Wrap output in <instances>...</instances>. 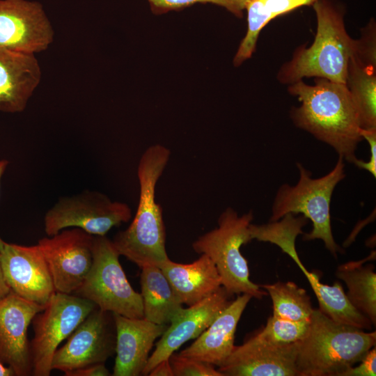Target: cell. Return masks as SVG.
Wrapping results in <instances>:
<instances>
[{
	"mask_svg": "<svg viewBox=\"0 0 376 376\" xmlns=\"http://www.w3.org/2000/svg\"><path fill=\"white\" fill-rule=\"evenodd\" d=\"M305 276L317 297L319 310L324 315L339 324L362 330L372 329L370 320L352 305L340 283L331 285L322 283L315 274L309 272Z\"/></svg>",
	"mask_w": 376,
	"mask_h": 376,
	"instance_id": "24",
	"label": "cell"
},
{
	"mask_svg": "<svg viewBox=\"0 0 376 376\" xmlns=\"http://www.w3.org/2000/svg\"><path fill=\"white\" fill-rule=\"evenodd\" d=\"M375 258L372 251L368 258L358 261H350L338 267L336 276L347 288V296L352 305L368 317L373 324H376V273L373 264L363 265Z\"/></svg>",
	"mask_w": 376,
	"mask_h": 376,
	"instance_id": "23",
	"label": "cell"
},
{
	"mask_svg": "<svg viewBox=\"0 0 376 376\" xmlns=\"http://www.w3.org/2000/svg\"><path fill=\"white\" fill-rule=\"evenodd\" d=\"M97 306L91 301L56 292L32 320L33 338L30 342L32 375L49 376L52 361L61 343Z\"/></svg>",
	"mask_w": 376,
	"mask_h": 376,
	"instance_id": "8",
	"label": "cell"
},
{
	"mask_svg": "<svg viewBox=\"0 0 376 376\" xmlns=\"http://www.w3.org/2000/svg\"><path fill=\"white\" fill-rule=\"evenodd\" d=\"M10 292V289L6 283L0 262V298L3 297Z\"/></svg>",
	"mask_w": 376,
	"mask_h": 376,
	"instance_id": "35",
	"label": "cell"
},
{
	"mask_svg": "<svg viewBox=\"0 0 376 376\" xmlns=\"http://www.w3.org/2000/svg\"><path fill=\"white\" fill-rule=\"evenodd\" d=\"M95 236L78 228L63 229L38 240L56 292L74 294L91 267Z\"/></svg>",
	"mask_w": 376,
	"mask_h": 376,
	"instance_id": "11",
	"label": "cell"
},
{
	"mask_svg": "<svg viewBox=\"0 0 376 376\" xmlns=\"http://www.w3.org/2000/svg\"><path fill=\"white\" fill-rule=\"evenodd\" d=\"M253 219L251 210L240 216L234 209L228 207L219 217L218 226L199 236L192 248L212 260L222 286L229 294H247L261 299L267 292L251 281L247 260L240 251L242 245L251 240L249 225Z\"/></svg>",
	"mask_w": 376,
	"mask_h": 376,
	"instance_id": "6",
	"label": "cell"
},
{
	"mask_svg": "<svg viewBox=\"0 0 376 376\" xmlns=\"http://www.w3.org/2000/svg\"><path fill=\"white\" fill-rule=\"evenodd\" d=\"M154 14L161 15L178 10L195 3H212L226 8L237 17H242L250 0H148Z\"/></svg>",
	"mask_w": 376,
	"mask_h": 376,
	"instance_id": "29",
	"label": "cell"
},
{
	"mask_svg": "<svg viewBox=\"0 0 376 376\" xmlns=\"http://www.w3.org/2000/svg\"><path fill=\"white\" fill-rule=\"evenodd\" d=\"M288 90L301 103L291 110L295 125L354 163L363 138L359 113L346 85L315 78L314 85L301 80L290 84Z\"/></svg>",
	"mask_w": 376,
	"mask_h": 376,
	"instance_id": "1",
	"label": "cell"
},
{
	"mask_svg": "<svg viewBox=\"0 0 376 376\" xmlns=\"http://www.w3.org/2000/svg\"><path fill=\"white\" fill-rule=\"evenodd\" d=\"M44 307L11 290L0 298V360L15 376L32 375L27 331L34 316Z\"/></svg>",
	"mask_w": 376,
	"mask_h": 376,
	"instance_id": "14",
	"label": "cell"
},
{
	"mask_svg": "<svg viewBox=\"0 0 376 376\" xmlns=\"http://www.w3.org/2000/svg\"><path fill=\"white\" fill-rule=\"evenodd\" d=\"M307 224L304 216L294 217L289 213L278 221L267 224L249 225L251 240L269 242L279 246L298 265L303 273L307 271L301 263L295 249V240L298 235L304 233L301 228Z\"/></svg>",
	"mask_w": 376,
	"mask_h": 376,
	"instance_id": "26",
	"label": "cell"
},
{
	"mask_svg": "<svg viewBox=\"0 0 376 376\" xmlns=\"http://www.w3.org/2000/svg\"><path fill=\"white\" fill-rule=\"evenodd\" d=\"M232 297L221 286L206 298L188 308H183L156 343L155 349L150 355L141 375H148L157 363L169 359L185 343L196 338L233 301Z\"/></svg>",
	"mask_w": 376,
	"mask_h": 376,
	"instance_id": "15",
	"label": "cell"
},
{
	"mask_svg": "<svg viewBox=\"0 0 376 376\" xmlns=\"http://www.w3.org/2000/svg\"><path fill=\"white\" fill-rule=\"evenodd\" d=\"M309 320L292 321L272 315L268 318L266 325L256 334L263 340L272 344H293L304 337L308 329Z\"/></svg>",
	"mask_w": 376,
	"mask_h": 376,
	"instance_id": "28",
	"label": "cell"
},
{
	"mask_svg": "<svg viewBox=\"0 0 376 376\" xmlns=\"http://www.w3.org/2000/svg\"><path fill=\"white\" fill-rule=\"evenodd\" d=\"M376 348L372 347L360 361V364L348 368L342 376H375Z\"/></svg>",
	"mask_w": 376,
	"mask_h": 376,
	"instance_id": "31",
	"label": "cell"
},
{
	"mask_svg": "<svg viewBox=\"0 0 376 376\" xmlns=\"http://www.w3.org/2000/svg\"><path fill=\"white\" fill-rule=\"evenodd\" d=\"M375 343V331L335 322L313 309L306 333L295 343L297 376H342Z\"/></svg>",
	"mask_w": 376,
	"mask_h": 376,
	"instance_id": "4",
	"label": "cell"
},
{
	"mask_svg": "<svg viewBox=\"0 0 376 376\" xmlns=\"http://www.w3.org/2000/svg\"><path fill=\"white\" fill-rule=\"evenodd\" d=\"M317 0H250L246 7L247 30L233 58L239 66L250 58L256 50L259 34L273 19L304 6H313Z\"/></svg>",
	"mask_w": 376,
	"mask_h": 376,
	"instance_id": "22",
	"label": "cell"
},
{
	"mask_svg": "<svg viewBox=\"0 0 376 376\" xmlns=\"http://www.w3.org/2000/svg\"><path fill=\"white\" fill-rule=\"evenodd\" d=\"M182 304L189 306L217 291L221 277L212 260L205 254L191 263H175L169 258L159 267Z\"/></svg>",
	"mask_w": 376,
	"mask_h": 376,
	"instance_id": "20",
	"label": "cell"
},
{
	"mask_svg": "<svg viewBox=\"0 0 376 376\" xmlns=\"http://www.w3.org/2000/svg\"><path fill=\"white\" fill-rule=\"evenodd\" d=\"M317 29L312 45L299 47L277 73L279 82L292 84L315 77L345 84L347 66L357 40L347 33L344 12L331 0H317L312 6Z\"/></svg>",
	"mask_w": 376,
	"mask_h": 376,
	"instance_id": "3",
	"label": "cell"
},
{
	"mask_svg": "<svg viewBox=\"0 0 376 376\" xmlns=\"http://www.w3.org/2000/svg\"><path fill=\"white\" fill-rule=\"evenodd\" d=\"M169 359L174 376H223L214 366L179 353L174 352Z\"/></svg>",
	"mask_w": 376,
	"mask_h": 376,
	"instance_id": "30",
	"label": "cell"
},
{
	"mask_svg": "<svg viewBox=\"0 0 376 376\" xmlns=\"http://www.w3.org/2000/svg\"><path fill=\"white\" fill-rule=\"evenodd\" d=\"M41 77L35 54L0 49V111H24Z\"/></svg>",
	"mask_w": 376,
	"mask_h": 376,
	"instance_id": "19",
	"label": "cell"
},
{
	"mask_svg": "<svg viewBox=\"0 0 376 376\" xmlns=\"http://www.w3.org/2000/svg\"><path fill=\"white\" fill-rule=\"evenodd\" d=\"M8 164L9 162L8 160L0 159V184H1L2 176L6 169H7ZM4 244H5V242H3L2 239L0 237V252L2 251Z\"/></svg>",
	"mask_w": 376,
	"mask_h": 376,
	"instance_id": "36",
	"label": "cell"
},
{
	"mask_svg": "<svg viewBox=\"0 0 376 376\" xmlns=\"http://www.w3.org/2000/svg\"><path fill=\"white\" fill-rule=\"evenodd\" d=\"M116 331L113 315L93 309L55 352L52 369L64 373L104 363L116 353Z\"/></svg>",
	"mask_w": 376,
	"mask_h": 376,
	"instance_id": "10",
	"label": "cell"
},
{
	"mask_svg": "<svg viewBox=\"0 0 376 376\" xmlns=\"http://www.w3.org/2000/svg\"><path fill=\"white\" fill-rule=\"evenodd\" d=\"M295 343L276 345L257 334L235 345L217 370L223 376H297Z\"/></svg>",
	"mask_w": 376,
	"mask_h": 376,
	"instance_id": "16",
	"label": "cell"
},
{
	"mask_svg": "<svg viewBox=\"0 0 376 376\" xmlns=\"http://www.w3.org/2000/svg\"><path fill=\"white\" fill-rule=\"evenodd\" d=\"M132 217L127 204L112 201L96 191L85 190L71 196H63L45 214L44 227L47 236L65 228H78L94 236H105L114 226Z\"/></svg>",
	"mask_w": 376,
	"mask_h": 376,
	"instance_id": "9",
	"label": "cell"
},
{
	"mask_svg": "<svg viewBox=\"0 0 376 376\" xmlns=\"http://www.w3.org/2000/svg\"><path fill=\"white\" fill-rule=\"evenodd\" d=\"M251 298L247 294L238 295L196 340L179 354L221 366L233 351L237 325Z\"/></svg>",
	"mask_w": 376,
	"mask_h": 376,
	"instance_id": "18",
	"label": "cell"
},
{
	"mask_svg": "<svg viewBox=\"0 0 376 376\" xmlns=\"http://www.w3.org/2000/svg\"><path fill=\"white\" fill-rule=\"evenodd\" d=\"M259 286L269 295L273 315L292 321H308L313 308L306 291L292 281Z\"/></svg>",
	"mask_w": 376,
	"mask_h": 376,
	"instance_id": "27",
	"label": "cell"
},
{
	"mask_svg": "<svg viewBox=\"0 0 376 376\" xmlns=\"http://www.w3.org/2000/svg\"><path fill=\"white\" fill-rule=\"evenodd\" d=\"M15 375L13 370L6 366L0 360V376H13Z\"/></svg>",
	"mask_w": 376,
	"mask_h": 376,
	"instance_id": "37",
	"label": "cell"
},
{
	"mask_svg": "<svg viewBox=\"0 0 376 376\" xmlns=\"http://www.w3.org/2000/svg\"><path fill=\"white\" fill-rule=\"evenodd\" d=\"M141 295L143 318L158 324H170L183 309L173 286L159 267L141 268Z\"/></svg>",
	"mask_w": 376,
	"mask_h": 376,
	"instance_id": "21",
	"label": "cell"
},
{
	"mask_svg": "<svg viewBox=\"0 0 376 376\" xmlns=\"http://www.w3.org/2000/svg\"><path fill=\"white\" fill-rule=\"evenodd\" d=\"M363 139L368 141L370 146V157L368 162L357 159L354 164L359 169L366 170L374 178L376 177V130H361Z\"/></svg>",
	"mask_w": 376,
	"mask_h": 376,
	"instance_id": "32",
	"label": "cell"
},
{
	"mask_svg": "<svg viewBox=\"0 0 376 376\" xmlns=\"http://www.w3.org/2000/svg\"><path fill=\"white\" fill-rule=\"evenodd\" d=\"M0 262L6 283L19 296L45 306L56 292L48 265L38 244L5 242Z\"/></svg>",
	"mask_w": 376,
	"mask_h": 376,
	"instance_id": "13",
	"label": "cell"
},
{
	"mask_svg": "<svg viewBox=\"0 0 376 376\" xmlns=\"http://www.w3.org/2000/svg\"><path fill=\"white\" fill-rule=\"evenodd\" d=\"M343 160V157L339 156L334 169L318 178H312L311 172L297 162L299 180L294 186L283 184L278 189L269 219V221H275L289 213L302 214L313 224V229L304 233L303 240H321L335 257L342 249L332 235L330 205L335 187L345 178Z\"/></svg>",
	"mask_w": 376,
	"mask_h": 376,
	"instance_id": "5",
	"label": "cell"
},
{
	"mask_svg": "<svg viewBox=\"0 0 376 376\" xmlns=\"http://www.w3.org/2000/svg\"><path fill=\"white\" fill-rule=\"evenodd\" d=\"M54 36L39 3L0 0V49L35 54L47 49Z\"/></svg>",
	"mask_w": 376,
	"mask_h": 376,
	"instance_id": "12",
	"label": "cell"
},
{
	"mask_svg": "<svg viewBox=\"0 0 376 376\" xmlns=\"http://www.w3.org/2000/svg\"><path fill=\"white\" fill-rule=\"evenodd\" d=\"M116 331L113 376H139L142 373L155 341L167 324H158L144 318H133L113 313Z\"/></svg>",
	"mask_w": 376,
	"mask_h": 376,
	"instance_id": "17",
	"label": "cell"
},
{
	"mask_svg": "<svg viewBox=\"0 0 376 376\" xmlns=\"http://www.w3.org/2000/svg\"><path fill=\"white\" fill-rule=\"evenodd\" d=\"M119 256L106 235L95 236L91 267L74 295L91 301L104 311L128 318H143L141 293L129 283Z\"/></svg>",
	"mask_w": 376,
	"mask_h": 376,
	"instance_id": "7",
	"label": "cell"
},
{
	"mask_svg": "<svg viewBox=\"0 0 376 376\" xmlns=\"http://www.w3.org/2000/svg\"><path fill=\"white\" fill-rule=\"evenodd\" d=\"M170 150L160 144L148 148L137 168L140 195L136 212L130 225L117 233L112 243L120 254L141 269L160 267L169 256L161 206L155 202V187L166 168Z\"/></svg>",
	"mask_w": 376,
	"mask_h": 376,
	"instance_id": "2",
	"label": "cell"
},
{
	"mask_svg": "<svg viewBox=\"0 0 376 376\" xmlns=\"http://www.w3.org/2000/svg\"><path fill=\"white\" fill-rule=\"evenodd\" d=\"M65 376H109L111 374L104 363H95L64 373Z\"/></svg>",
	"mask_w": 376,
	"mask_h": 376,
	"instance_id": "33",
	"label": "cell"
},
{
	"mask_svg": "<svg viewBox=\"0 0 376 376\" xmlns=\"http://www.w3.org/2000/svg\"><path fill=\"white\" fill-rule=\"evenodd\" d=\"M150 376H174L169 359L157 363L148 373Z\"/></svg>",
	"mask_w": 376,
	"mask_h": 376,
	"instance_id": "34",
	"label": "cell"
},
{
	"mask_svg": "<svg viewBox=\"0 0 376 376\" xmlns=\"http://www.w3.org/2000/svg\"><path fill=\"white\" fill-rule=\"evenodd\" d=\"M345 85L357 107L361 129L376 130V65L352 56Z\"/></svg>",
	"mask_w": 376,
	"mask_h": 376,
	"instance_id": "25",
	"label": "cell"
}]
</instances>
